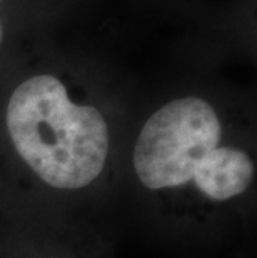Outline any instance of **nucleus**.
Segmentation results:
<instances>
[{
	"label": "nucleus",
	"mask_w": 257,
	"mask_h": 258,
	"mask_svg": "<svg viewBox=\"0 0 257 258\" xmlns=\"http://www.w3.org/2000/svg\"><path fill=\"white\" fill-rule=\"evenodd\" d=\"M7 130L22 160L56 188H84L106 165V120L97 108L74 103L52 75H35L14 90Z\"/></svg>",
	"instance_id": "nucleus-1"
},
{
	"label": "nucleus",
	"mask_w": 257,
	"mask_h": 258,
	"mask_svg": "<svg viewBox=\"0 0 257 258\" xmlns=\"http://www.w3.org/2000/svg\"><path fill=\"white\" fill-rule=\"evenodd\" d=\"M221 137V120L205 100L185 97L169 102L140 130L134 148L135 173L150 190L187 183Z\"/></svg>",
	"instance_id": "nucleus-2"
},
{
	"label": "nucleus",
	"mask_w": 257,
	"mask_h": 258,
	"mask_svg": "<svg viewBox=\"0 0 257 258\" xmlns=\"http://www.w3.org/2000/svg\"><path fill=\"white\" fill-rule=\"evenodd\" d=\"M254 165L244 150L216 147L204 157L194 173V183L212 200H229L249 188Z\"/></svg>",
	"instance_id": "nucleus-3"
},
{
	"label": "nucleus",
	"mask_w": 257,
	"mask_h": 258,
	"mask_svg": "<svg viewBox=\"0 0 257 258\" xmlns=\"http://www.w3.org/2000/svg\"><path fill=\"white\" fill-rule=\"evenodd\" d=\"M0 43H2V24H0Z\"/></svg>",
	"instance_id": "nucleus-4"
}]
</instances>
